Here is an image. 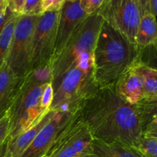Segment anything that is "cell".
I'll use <instances>...</instances> for the list:
<instances>
[{"instance_id":"cell-1","label":"cell","mask_w":157,"mask_h":157,"mask_svg":"<svg viewBox=\"0 0 157 157\" xmlns=\"http://www.w3.org/2000/svg\"><path fill=\"white\" fill-rule=\"evenodd\" d=\"M79 111L94 140L133 147L143 136L137 104L126 102L115 88L98 89L83 103Z\"/></svg>"},{"instance_id":"cell-2","label":"cell","mask_w":157,"mask_h":157,"mask_svg":"<svg viewBox=\"0 0 157 157\" xmlns=\"http://www.w3.org/2000/svg\"><path fill=\"white\" fill-rule=\"evenodd\" d=\"M140 58V50L104 21L94 51V78L98 89L114 88L121 75Z\"/></svg>"},{"instance_id":"cell-3","label":"cell","mask_w":157,"mask_h":157,"mask_svg":"<svg viewBox=\"0 0 157 157\" xmlns=\"http://www.w3.org/2000/svg\"><path fill=\"white\" fill-rule=\"evenodd\" d=\"M52 81V66L32 71L20 80L8 112L9 138L12 139L30 129L47 114L48 111L41 109V98L44 87Z\"/></svg>"},{"instance_id":"cell-4","label":"cell","mask_w":157,"mask_h":157,"mask_svg":"<svg viewBox=\"0 0 157 157\" xmlns=\"http://www.w3.org/2000/svg\"><path fill=\"white\" fill-rule=\"evenodd\" d=\"M98 90L94 78V66L75 64L54 89L50 110L64 113H75Z\"/></svg>"},{"instance_id":"cell-5","label":"cell","mask_w":157,"mask_h":157,"mask_svg":"<svg viewBox=\"0 0 157 157\" xmlns=\"http://www.w3.org/2000/svg\"><path fill=\"white\" fill-rule=\"evenodd\" d=\"M104 21L96 12L88 15L72 33L61 53L52 61L53 90L82 54L94 51L97 39Z\"/></svg>"},{"instance_id":"cell-6","label":"cell","mask_w":157,"mask_h":157,"mask_svg":"<svg viewBox=\"0 0 157 157\" xmlns=\"http://www.w3.org/2000/svg\"><path fill=\"white\" fill-rule=\"evenodd\" d=\"M39 17L20 15L15 23L6 64L20 79L31 71L32 41Z\"/></svg>"},{"instance_id":"cell-7","label":"cell","mask_w":157,"mask_h":157,"mask_svg":"<svg viewBox=\"0 0 157 157\" xmlns=\"http://www.w3.org/2000/svg\"><path fill=\"white\" fill-rule=\"evenodd\" d=\"M94 138L79 110L71 115L58 133L47 157H84Z\"/></svg>"},{"instance_id":"cell-8","label":"cell","mask_w":157,"mask_h":157,"mask_svg":"<svg viewBox=\"0 0 157 157\" xmlns=\"http://www.w3.org/2000/svg\"><path fill=\"white\" fill-rule=\"evenodd\" d=\"M97 13L105 22L136 44L141 15L136 0H104Z\"/></svg>"},{"instance_id":"cell-9","label":"cell","mask_w":157,"mask_h":157,"mask_svg":"<svg viewBox=\"0 0 157 157\" xmlns=\"http://www.w3.org/2000/svg\"><path fill=\"white\" fill-rule=\"evenodd\" d=\"M59 15L60 10L45 12L40 15L32 41L31 71L52 66Z\"/></svg>"},{"instance_id":"cell-10","label":"cell","mask_w":157,"mask_h":157,"mask_svg":"<svg viewBox=\"0 0 157 157\" xmlns=\"http://www.w3.org/2000/svg\"><path fill=\"white\" fill-rule=\"evenodd\" d=\"M87 16L81 8L80 0L64 2L60 10L54 59L61 53L72 33Z\"/></svg>"},{"instance_id":"cell-11","label":"cell","mask_w":157,"mask_h":157,"mask_svg":"<svg viewBox=\"0 0 157 157\" xmlns=\"http://www.w3.org/2000/svg\"><path fill=\"white\" fill-rule=\"evenodd\" d=\"M71 114L55 111L50 121L43 127L32 144L19 157H42L47 155L58 133L67 122Z\"/></svg>"},{"instance_id":"cell-12","label":"cell","mask_w":157,"mask_h":157,"mask_svg":"<svg viewBox=\"0 0 157 157\" xmlns=\"http://www.w3.org/2000/svg\"><path fill=\"white\" fill-rule=\"evenodd\" d=\"M134 64L121 75L114 88L124 101L135 105L141 102L145 96L142 79L136 71Z\"/></svg>"},{"instance_id":"cell-13","label":"cell","mask_w":157,"mask_h":157,"mask_svg":"<svg viewBox=\"0 0 157 157\" xmlns=\"http://www.w3.org/2000/svg\"><path fill=\"white\" fill-rule=\"evenodd\" d=\"M20 80L6 62L0 67V119L9 112Z\"/></svg>"},{"instance_id":"cell-14","label":"cell","mask_w":157,"mask_h":157,"mask_svg":"<svg viewBox=\"0 0 157 157\" xmlns=\"http://www.w3.org/2000/svg\"><path fill=\"white\" fill-rule=\"evenodd\" d=\"M84 157H144L133 147L119 142L93 140L88 153Z\"/></svg>"},{"instance_id":"cell-15","label":"cell","mask_w":157,"mask_h":157,"mask_svg":"<svg viewBox=\"0 0 157 157\" xmlns=\"http://www.w3.org/2000/svg\"><path fill=\"white\" fill-rule=\"evenodd\" d=\"M55 112V110H50L48 112L47 114L42 118V120L35 126L31 127L26 131L20 133L12 139L9 138V149L12 153V157H19L25 151L26 149L29 147L34 139L36 137L38 133L50 121Z\"/></svg>"},{"instance_id":"cell-16","label":"cell","mask_w":157,"mask_h":157,"mask_svg":"<svg viewBox=\"0 0 157 157\" xmlns=\"http://www.w3.org/2000/svg\"><path fill=\"white\" fill-rule=\"evenodd\" d=\"M157 42V19L150 12L142 15L136 37V45L139 50Z\"/></svg>"},{"instance_id":"cell-17","label":"cell","mask_w":157,"mask_h":157,"mask_svg":"<svg viewBox=\"0 0 157 157\" xmlns=\"http://www.w3.org/2000/svg\"><path fill=\"white\" fill-rule=\"evenodd\" d=\"M134 65L144 84V99L157 96V70L143 64L140 60L135 63Z\"/></svg>"},{"instance_id":"cell-18","label":"cell","mask_w":157,"mask_h":157,"mask_svg":"<svg viewBox=\"0 0 157 157\" xmlns=\"http://www.w3.org/2000/svg\"><path fill=\"white\" fill-rule=\"evenodd\" d=\"M18 16V15L13 14L6 21L0 34V67L6 62Z\"/></svg>"},{"instance_id":"cell-19","label":"cell","mask_w":157,"mask_h":157,"mask_svg":"<svg viewBox=\"0 0 157 157\" xmlns=\"http://www.w3.org/2000/svg\"><path fill=\"white\" fill-rule=\"evenodd\" d=\"M140 113L143 130L153 120L157 119V96L144 99L137 104Z\"/></svg>"},{"instance_id":"cell-20","label":"cell","mask_w":157,"mask_h":157,"mask_svg":"<svg viewBox=\"0 0 157 157\" xmlns=\"http://www.w3.org/2000/svg\"><path fill=\"white\" fill-rule=\"evenodd\" d=\"M133 148L144 157H157V138H147L143 136Z\"/></svg>"},{"instance_id":"cell-21","label":"cell","mask_w":157,"mask_h":157,"mask_svg":"<svg viewBox=\"0 0 157 157\" xmlns=\"http://www.w3.org/2000/svg\"><path fill=\"white\" fill-rule=\"evenodd\" d=\"M139 60L143 64L157 70V42L140 50Z\"/></svg>"},{"instance_id":"cell-22","label":"cell","mask_w":157,"mask_h":157,"mask_svg":"<svg viewBox=\"0 0 157 157\" xmlns=\"http://www.w3.org/2000/svg\"><path fill=\"white\" fill-rule=\"evenodd\" d=\"M53 87H52V82H50L44 87L41 98V107L44 112H48L50 110V107L52 106V101H53Z\"/></svg>"},{"instance_id":"cell-23","label":"cell","mask_w":157,"mask_h":157,"mask_svg":"<svg viewBox=\"0 0 157 157\" xmlns=\"http://www.w3.org/2000/svg\"><path fill=\"white\" fill-rule=\"evenodd\" d=\"M43 0H26L22 15H41Z\"/></svg>"},{"instance_id":"cell-24","label":"cell","mask_w":157,"mask_h":157,"mask_svg":"<svg viewBox=\"0 0 157 157\" xmlns=\"http://www.w3.org/2000/svg\"><path fill=\"white\" fill-rule=\"evenodd\" d=\"M103 2L104 0H80L81 8L88 15L96 13Z\"/></svg>"},{"instance_id":"cell-25","label":"cell","mask_w":157,"mask_h":157,"mask_svg":"<svg viewBox=\"0 0 157 157\" xmlns=\"http://www.w3.org/2000/svg\"><path fill=\"white\" fill-rule=\"evenodd\" d=\"M9 134V117L8 113L0 119V147Z\"/></svg>"},{"instance_id":"cell-26","label":"cell","mask_w":157,"mask_h":157,"mask_svg":"<svg viewBox=\"0 0 157 157\" xmlns=\"http://www.w3.org/2000/svg\"><path fill=\"white\" fill-rule=\"evenodd\" d=\"M65 0H43L42 14L45 12L61 10Z\"/></svg>"},{"instance_id":"cell-27","label":"cell","mask_w":157,"mask_h":157,"mask_svg":"<svg viewBox=\"0 0 157 157\" xmlns=\"http://www.w3.org/2000/svg\"><path fill=\"white\" fill-rule=\"evenodd\" d=\"M26 0H10L9 9L17 15H22Z\"/></svg>"},{"instance_id":"cell-28","label":"cell","mask_w":157,"mask_h":157,"mask_svg":"<svg viewBox=\"0 0 157 157\" xmlns=\"http://www.w3.org/2000/svg\"><path fill=\"white\" fill-rule=\"evenodd\" d=\"M143 136L147 138H157V119L152 121L146 127Z\"/></svg>"},{"instance_id":"cell-29","label":"cell","mask_w":157,"mask_h":157,"mask_svg":"<svg viewBox=\"0 0 157 157\" xmlns=\"http://www.w3.org/2000/svg\"><path fill=\"white\" fill-rule=\"evenodd\" d=\"M0 157H12V153L9 149V137L5 140L2 147H0Z\"/></svg>"},{"instance_id":"cell-30","label":"cell","mask_w":157,"mask_h":157,"mask_svg":"<svg viewBox=\"0 0 157 157\" xmlns=\"http://www.w3.org/2000/svg\"><path fill=\"white\" fill-rule=\"evenodd\" d=\"M136 3H137L139 9L140 10L141 15H144L147 12H150V0H136Z\"/></svg>"},{"instance_id":"cell-31","label":"cell","mask_w":157,"mask_h":157,"mask_svg":"<svg viewBox=\"0 0 157 157\" xmlns=\"http://www.w3.org/2000/svg\"><path fill=\"white\" fill-rule=\"evenodd\" d=\"M13 14L14 13H12V12L9 10V8H8V10L6 13H2V12H0V34H1L2 31L6 21L9 20V18H10Z\"/></svg>"},{"instance_id":"cell-32","label":"cell","mask_w":157,"mask_h":157,"mask_svg":"<svg viewBox=\"0 0 157 157\" xmlns=\"http://www.w3.org/2000/svg\"><path fill=\"white\" fill-rule=\"evenodd\" d=\"M150 12L157 18V0H150Z\"/></svg>"},{"instance_id":"cell-33","label":"cell","mask_w":157,"mask_h":157,"mask_svg":"<svg viewBox=\"0 0 157 157\" xmlns=\"http://www.w3.org/2000/svg\"><path fill=\"white\" fill-rule=\"evenodd\" d=\"M10 0H0V12L6 13L9 8Z\"/></svg>"},{"instance_id":"cell-34","label":"cell","mask_w":157,"mask_h":157,"mask_svg":"<svg viewBox=\"0 0 157 157\" xmlns=\"http://www.w3.org/2000/svg\"><path fill=\"white\" fill-rule=\"evenodd\" d=\"M42 157H47V155H44V156H43Z\"/></svg>"},{"instance_id":"cell-35","label":"cell","mask_w":157,"mask_h":157,"mask_svg":"<svg viewBox=\"0 0 157 157\" xmlns=\"http://www.w3.org/2000/svg\"><path fill=\"white\" fill-rule=\"evenodd\" d=\"M65 1H66V0H65Z\"/></svg>"}]
</instances>
